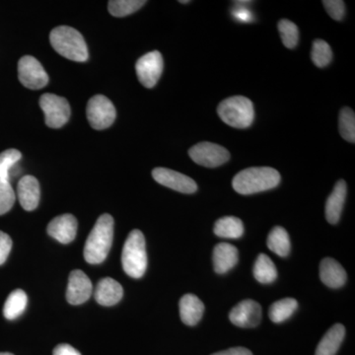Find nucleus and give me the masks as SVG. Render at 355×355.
Segmentation results:
<instances>
[{
	"label": "nucleus",
	"mask_w": 355,
	"mask_h": 355,
	"mask_svg": "<svg viewBox=\"0 0 355 355\" xmlns=\"http://www.w3.org/2000/svg\"><path fill=\"white\" fill-rule=\"evenodd\" d=\"M114 238V219L103 214L96 222L84 247V258L91 265H99L106 260Z\"/></svg>",
	"instance_id": "obj_1"
},
{
	"label": "nucleus",
	"mask_w": 355,
	"mask_h": 355,
	"mask_svg": "<svg viewBox=\"0 0 355 355\" xmlns=\"http://www.w3.org/2000/svg\"><path fill=\"white\" fill-rule=\"evenodd\" d=\"M280 175L270 167L248 168L238 173L232 181L233 189L241 195H253L279 186Z\"/></svg>",
	"instance_id": "obj_2"
},
{
	"label": "nucleus",
	"mask_w": 355,
	"mask_h": 355,
	"mask_svg": "<svg viewBox=\"0 0 355 355\" xmlns=\"http://www.w3.org/2000/svg\"><path fill=\"white\" fill-rule=\"evenodd\" d=\"M51 46L60 55L73 62H83L88 60V49L83 35L74 28L60 26L51 32Z\"/></svg>",
	"instance_id": "obj_3"
},
{
	"label": "nucleus",
	"mask_w": 355,
	"mask_h": 355,
	"mask_svg": "<svg viewBox=\"0 0 355 355\" xmlns=\"http://www.w3.org/2000/svg\"><path fill=\"white\" fill-rule=\"evenodd\" d=\"M121 263L125 272L132 279L144 277L147 268V254L146 238L141 231L135 229L128 234L123 245Z\"/></svg>",
	"instance_id": "obj_4"
},
{
	"label": "nucleus",
	"mask_w": 355,
	"mask_h": 355,
	"mask_svg": "<svg viewBox=\"0 0 355 355\" xmlns=\"http://www.w3.org/2000/svg\"><path fill=\"white\" fill-rule=\"evenodd\" d=\"M217 113L226 125L240 130L251 127L254 119L253 103L243 96L223 100L217 108Z\"/></svg>",
	"instance_id": "obj_5"
},
{
	"label": "nucleus",
	"mask_w": 355,
	"mask_h": 355,
	"mask_svg": "<svg viewBox=\"0 0 355 355\" xmlns=\"http://www.w3.org/2000/svg\"><path fill=\"white\" fill-rule=\"evenodd\" d=\"M40 106L44 112L48 127L60 128L69 120L70 106L65 98L46 93L40 98Z\"/></svg>",
	"instance_id": "obj_6"
},
{
	"label": "nucleus",
	"mask_w": 355,
	"mask_h": 355,
	"mask_svg": "<svg viewBox=\"0 0 355 355\" xmlns=\"http://www.w3.org/2000/svg\"><path fill=\"white\" fill-rule=\"evenodd\" d=\"M86 114L91 127L98 130L111 127L116 114L113 103L103 95H96L89 100Z\"/></svg>",
	"instance_id": "obj_7"
},
{
	"label": "nucleus",
	"mask_w": 355,
	"mask_h": 355,
	"mask_svg": "<svg viewBox=\"0 0 355 355\" xmlns=\"http://www.w3.org/2000/svg\"><path fill=\"white\" fill-rule=\"evenodd\" d=\"M189 155L193 162L207 168H216L225 164L230 159L227 149L212 142H200L191 147Z\"/></svg>",
	"instance_id": "obj_8"
},
{
	"label": "nucleus",
	"mask_w": 355,
	"mask_h": 355,
	"mask_svg": "<svg viewBox=\"0 0 355 355\" xmlns=\"http://www.w3.org/2000/svg\"><path fill=\"white\" fill-rule=\"evenodd\" d=\"M18 77L25 87L32 90L44 88L49 83V76L43 65L31 55L21 58L18 62Z\"/></svg>",
	"instance_id": "obj_9"
},
{
	"label": "nucleus",
	"mask_w": 355,
	"mask_h": 355,
	"mask_svg": "<svg viewBox=\"0 0 355 355\" xmlns=\"http://www.w3.org/2000/svg\"><path fill=\"white\" fill-rule=\"evenodd\" d=\"M135 70H137V78L144 87H154L162 74V55L157 51L146 53L137 60Z\"/></svg>",
	"instance_id": "obj_10"
},
{
	"label": "nucleus",
	"mask_w": 355,
	"mask_h": 355,
	"mask_svg": "<svg viewBox=\"0 0 355 355\" xmlns=\"http://www.w3.org/2000/svg\"><path fill=\"white\" fill-rule=\"evenodd\" d=\"M153 176L157 183L183 193H193L198 184L191 178L167 168H155Z\"/></svg>",
	"instance_id": "obj_11"
},
{
	"label": "nucleus",
	"mask_w": 355,
	"mask_h": 355,
	"mask_svg": "<svg viewBox=\"0 0 355 355\" xmlns=\"http://www.w3.org/2000/svg\"><path fill=\"white\" fill-rule=\"evenodd\" d=\"M229 319L231 323L240 328H254L261 320V305L250 299L242 301L231 310Z\"/></svg>",
	"instance_id": "obj_12"
},
{
	"label": "nucleus",
	"mask_w": 355,
	"mask_h": 355,
	"mask_svg": "<svg viewBox=\"0 0 355 355\" xmlns=\"http://www.w3.org/2000/svg\"><path fill=\"white\" fill-rule=\"evenodd\" d=\"M92 282L83 270L70 272L67 286V302L71 305H81L92 295Z\"/></svg>",
	"instance_id": "obj_13"
},
{
	"label": "nucleus",
	"mask_w": 355,
	"mask_h": 355,
	"mask_svg": "<svg viewBox=\"0 0 355 355\" xmlns=\"http://www.w3.org/2000/svg\"><path fill=\"white\" fill-rule=\"evenodd\" d=\"M77 226L78 223L76 217L72 214H62L49 223L48 233L62 244H69L76 239Z\"/></svg>",
	"instance_id": "obj_14"
},
{
	"label": "nucleus",
	"mask_w": 355,
	"mask_h": 355,
	"mask_svg": "<svg viewBox=\"0 0 355 355\" xmlns=\"http://www.w3.org/2000/svg\"><path fill=\"white\" fill-rule=\"evenodd\" d=\"M17 195L23 209L27 211L36 209L41 197L38 180L33 176L23 177L18 183Z\"/></svg>",
	"instance_id": "obj_15"
},
{
	"label": "nucleus",
	"mask_w": 355,
	"mask_h": 355,
	"mask_svg": "<svg viewBox=\"0 0 355 355\" xmlns=\"http://www.w3.org/2000/svg\"><path fill=\"white\" fill-rule=\"evenodd\" d=\"M320 277L327 286L340 288L347 282V272L338 261L331 258H326L320 265Z\"/></svg>",
	"instance_id": "obj_16"
},
{
	"label": "nucleus",
	"mask_w": 355,
	"mask_h": 355,
	"mask_svg": "<svg viewBox=\"0 0 355 355\" xmlns=\"http://www.w3.org/2000/svg\"><path fill=\"white\" fill-rule=\"evenodd\" d=\"M347 183L340 180L326 202V219L329 223L336 224L342 216L343 205L347 198Z\"/></svg>",
	"instance_id": "obj_17"
},
{
	"label": "nucleus",
	"mask_w": 355,
	"mask_h": 355,
	"mask_svg": "<svg viewBox=\"0 0 355 355\" xmlns=\"http://www.w3.org/2000/svg\"><path fill=\"white\" fill-rule=\"evenodd\" d=\"M239 260L237 248L228 243H220L214 250V266L219 275L228 272Z\"/></svg>",
	"instance_id": "obj_18"
},
{
	"label": "nucleus",
	"mask_w": 355,
	"mask_h": 355,
	"mask_svg": "<svg viewBox=\"0 0 355 355\" xmlns=\"http://www.w3.org/2000/svg\"><path fill=\"white\" fill-rule=\"evenodd\" d=\"M123 295V286L110 277L100 280L95 289L96 301L102 306L116 305L120 302Z\"/></svg>",
	"instance_id": "obj_19"
},
{
	"label": "nucleus",
	"mask_w": 355,
	"mask_h": 355,
	"mask_svg": "<svg viewBox=\"0 0 355 355\" xmlns=\"http://www.w3.org/2000/svg\"><path fill=\"white\" fill-rule=\"evenodd\" d=\"M205 305L193 294H186L180 300V316L187 326H195L202 319Z\"/></svg>",
	"instance_id": "obj_20"
},
{
	"label": "nucleus",
	"mask_w": 355,
	"mask_h": 355,
	"mask_svg": "<svg viewBox=\"0 0 355 355\" xmlns=\"http://www.w3.org/2000/svg\"><path fill=\"white\" fill-rule=\"evenodd\" d=\"M345 336V327L342 324H334L318 345L315 355H336Z\"/></svg>",
	"instance_id": "obj_21"
},
{
	"label": "nucleus",
	"mask_w": 355,
	"mask_h": 355,
	"mask_svg": "<svg viewBox=\"0 0 355 355\" xmlns=\"http://www.w3.org/2000/svg\"><path fill=\"white\" fill-rule=\"evenodd\" d=\"M214 234L221 238L238 239L244 233V225L241 219L235 216H225L218 219L214 224Z\"/></svg>",
	"instance_id": "obj_22"
},
{
	"label": "nucleus",
	"mask_w": 355,
	"mask_h": 355,
	"mask_svg": "<svg viewBox=\"0 0 355 355\" xmlns=\"http://www.w3.org/2000/svg\"><path fill=\"white\" fill-rule=\"evenodd\" d=\"M28 297L22 289H16L9 294L3 307V315L7 320H15L24 313L27 307Z\"/></svg>",
	"instance_id": "obj_23"
},
{
	"label": "nucleus",
	"mask_w": 355,
	"mask_h": 355,
	"mask_svg": "<svg viewBox=\"0 0 355 355\" xmlns=\"http://www.w3.org/2000/svg\"><path fill=\"white\" fill-rule=\"evenodd\" d=\"M268 249L279 257H287L291 253V239L286 229L277 226L268 237Z\"/></svg>",
	"instance_id": "obj_24"
},
{
	"label": "nucleus",
	"mask_w": 355,
	"mask_h": 355,
	"mask_svg": "<svg viewBox=\"0 0 355 355\" xmlns=\"http://www.w3.org/2000/svg\"><path fill=\"white\" fill-rule=\"evenodd\" d=\"M254 277L261 284H272L277 277V270L270 257L259 254L254 266Z\"/></svg>",
	"instance_id": "obj_25"
},
{
	"label": "nucleus",
	"mask_w": 355,
	"mask_h": 355,
	"mask_svg": "<svg viewBox=\"0 0 355 355\" xmlns=\"http://www.w3.org/2000/svg\"><path fill=\"white\" fill-rule=\"evenodd\" d=\"M298 303L294 298H284L270 306L268 316L273 323H282L292 316L297 309Z\"/></svg>",
	"instance_id": "obj_26"
},
{
	"label": "nucleus",
	"mask_w": 355,
	"mask_h": 355,
	"mask_svg": "<svg viewBox=\"0 0 355 355\" xmlns=\"http://www.w3.org/2000/svg\"><path fill=\"white\" fill-rule=\"evenodd\" d=\"M146 3L144 0H111L109 1V12L114 17H125L139 10Z\"/></svg>",
	"instance_id": "obj_27"
},
{
	"label": "nucleus",
	"mask_w": 355,
	"mask_h": 355,
	"mask_svg": "<svg viewBox=\"0 0 355 355\" xmlns=\"http://www.w3.org/2000/svg\"><path fill=\"white\" fill-rule=\"evenodd\" d=\"M338 128L343 139L354 144L355 142V114L352 109L345 107L342 109L338 118Z\"/></svg>",
	"instance_id": "obj_28"
},
{
	"label": "nucleus",
	"mask_w": 355,
	"mask_h": 355,
	"mask_svg": "<svg viewBox=\"0 0 355 355\" xmlns=\"http://www.w3.org/2000/svg\"><path fill=\"white\" fill-rule=\"evenodd\" d=\"M311 58L318 67H324L330 64L333 60V51H331L330 44L323 40H316L313 43Z\"/></svg>",
	"instance_id": "obj_29"
},
{
	"label": "nucleus",
	"mask_w": 355,
	"mask_h": 355,
	"mask_svg": "<svg viewBox=\"0 0 355 355\" xmlns=\"http://www.w3.org/2000/svg\"><path fill=\"white\" fill-rule=\"evenodd\" d=\"M21 157L22 154L17 149H7L0 153V179L9 182L11 170L19 162Z\"/></svg>",
	"instance_id": "obj_30"
},
{
	"label": "nucleus",
	"mask_w": 355,
	"mask_h": 355,
	"mask_svg": "<svg viewBox=\"0 0 355 355\" xmlns=\"http://www.w3.org/2000/svg\"><path fill=\"white\" fill-rule=\"evenodd\" d=\"M279 31L282 43L288 49L297 46L299 39L298 27L291 20L282 19L279 22Z\"/></svg>",
	"instance_id": "obj_31"
},
{
	"label": "nucleus",
	"mask_w": 355,
	"mask_h": 355,
	"mask_svg": "<svg viewBox=\"0 0 355 355\" xmlns=\"http://www.w3.org/2000/svg\"><path fill=\"white\" fill-rule=\"evenodd\" d=\"M15 198V193L10 183L0 179V216H3L12 209Z\"/></svg>",
	"instance_id": "obj_32"
},
{
	"label": "nucleus",
	"mask_w": 355,
	"mask_h": 355,
	"mask_svg": "<svg viewBox=\"0 0 355 355\" xmlns=\"http://www.w3.org/2000/svg\"><path fill=\"white\" fill-rule=\"evenodd\" d=\"M323 4L327 12L334 20L340 21L345 17V2L340 0H324Z\"/></svg>",
	"instance_id": "obj_33"
},
{
	"label": "nucleus",
	"mask_w": 355,
	"mask_h": 355,
	"mask_svg": "<svg viewBox=\"0 0 355 355\" xmlns=\"http://www.w3.org/2000/svg\"><path fill=\"white\" fill-rule=\"evenodd\" d=\"M12 248V240L6 233L0 231V266L6 263Z\"/></svg>",
	"instance_id": "obj_34"
},
{
	"label": "nucleus",
	"mask_w": 355,
	"mask_h": 355,
	"mask_svg": "<svg viewBox=\"0 0 355 355\" xmlns=\"http://www.w3.org/2000/svg\"><path fill=\"white\" fill-rule=\"evenodd\" d=\"M53 355H81L78 350L74 349L71 345L62 343L58 345L55 349H53Z\"/></svg>",
	"instance_id": "obj_35"
},
{
	"label": "nucleus",
	"mask_w": 355,
	"mask_h": 355,
	"mask_svg": "<svg viewBox=\"0 0 355 355\" xmlns=\"http://www.w3.org/2000/svg\"><path fill=\"white\" fill-rule=\"evenodd\" d=\"M212 355H253V354L245 347H233V349L223 350Z\"/></svg>",
	"instance_id": "obj_36"
},
{
	"label": "nucleus",
	"mask_w": 355,
	"mask_h": 355,
	"mask_svg": "<svg viewBox=\"0 0 355 355\" xmlns=\"http://www.w3.org/2000/svg\"><path fill=\"white\" fill-rule=\"evenodd\" d=\"M233 15H234L236 19L242 21V22H249V21L252 20L251 12L247 10L246 8H243V7L236 9Z\"/></svg>",
	"instance_id": "obj_37"
},
{
	"label": "nucleus",
	"mask_w": 355,
	"mask_h": 355,
	"mask_svg": "<svg viewBox=\"0 0 355 355\" xmlns=\"http://www.w3.org/2000/svg\"><path fill=\"white\" fill-rule=\"evenodd\" d=\"M0 355H14V354H9V352H0Z\"/></svg>",
	"instance_id": "obj_38"
},
{
	"label": "nucleus",
	"mask_w": 355,
	"mask_h": 355,
	"mask_svg": "<svg viewBox=\"0 0 355 355\" xmlns=\"http://www.w3.org/2000/svg\"><path fill=\"white\" fill-rule=\"evenodd\" d=\"M190 1H180V3H189Z\"/></svg>",
	"instance_id": "obj_39"
}]
</instances>
